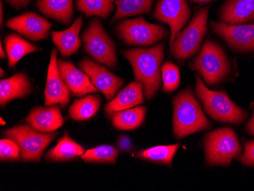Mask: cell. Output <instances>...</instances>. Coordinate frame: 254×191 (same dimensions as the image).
<instances>
[{"label":"cell","instance_id":"d6a6232c","mask_svg":"<svg viewBox=\"0 0 254 191\" xmlns=\"http://www.w3.org/2000/svg\"><path fill=\"white\" fill-rule=\"evenodd\" d=\"M118 147L124 152H128L132 149V142L129 137L126 136H121L118 139Z\"/></svg>","mask_w":254,"mask_h":191},{"label":"cell","instance_id":"8992f818","mask_svg":"<svg viewBox=\"0 0 254 191\" xmlns=\"http://www.w3.org/2000/svg\"><path fill=\"white\" fill-rule=\"evenodd\" d=\"M192 68L197 71L207 84L215 85L229 75L231 66L220 47L206 41L197 58L192 62Z\"/></svg>","mask_w":254,"mask_h":191},{"label":"cell","instance_id":"cb8c5ba5","mask_svg":"<svg viewBox=\"0 0 254 191\" xmlns=\"http://www.w3.org/2000/svg\"><path fill=\"white\" fill-rule=\"evenodd\" d=\"M101 104V98L98 95H88L75 100L69 107L68 116L71 119L76 121L91 119L98 113Z\"/></svg>","mask_w":254,"mask_h":191},{"label":"cell","instance_id":"d6986e66","mask_svg":"<svg viewBox=\"0 0 254 191\" xmlns=\"http://www.w3.org/2000/svg\"><path fill=\"white\" fill-rule=\"evenodd\" d=\"M83 25V17L77 18L68 29L51 32L53 42L64 58H68L75 54L81 47L79 33Z\"/></svg>","mask_w":254,"mask_h":191},{"label":"cell","instance_id":"4316f807","mask_svg":"<svg viewBox=\"0 0 254 191\" xmlns=\"http://www.w3.org/2000/svg\"><path fill=\"white\" fill-rule=\"evenodd\" d=\"M116 0H76V9L86 17L107 18L114 10Z\"/></svg>","mask_w":254,"mask_h":191},{"label":"cell","instance_id":"d4e9b609","mask_svg":"<svg viewBox=\"0 0 254 191\" xmlns=\"http://www.w3.org/2000/svg\"><path fill=\"white\" fill-rule=\"evenodd\" d=\"M146 114V108L137 107L118 111L112 115V125L120 130H132L142 125Z\"/></svg>","mask_w":254,"mask_h":191},{"label":"cell","instance_id":"52a82bcc","mask_svg":"<svg viewBox=\"0 0 254 191\" xmlns=\"http://www.w3.org/2000/svg\"><path fill=\"white\" fill-rule=\"evenodd\" d=\"M209 8H202L195 14L190 23L180 31L171 44V54L175 59L184 61L196 54L207 31Z\"/></svg>","mask_w":254,"mask_h":191},{"label":"cell","instance_id":"44dd1931","mask_svg":"<svg viewBox=\"0 0 254 191\" xmlns=\"http://www.w3.org/2000/svg\"><path fill=\"white\" fill-rule=\"evenodd\" d=\"M73 2L74 0H38L36 5L46 17L68 25L73 17Z\"/></svg>","mask_w":254,"mask_h":191},{"label":"cell","instance_id":"5bb4252c","mask_svg":"<svg viewBox=\"0 0 254 191\" xmlns=\"http://www.w3.org/2000/svg\"><path fill=\"white\" fill-rule=\"evenodd\" d=\"M6 26L31 41H38L48 38L53 25L38 14L30 12L10 18Z\"/></svg>","mask_w":254,"mask_h":191},{"label":"cell","instance_id":"9c48e42d","mask_svg":"<svg viewBox=\"0 0 254 191\" xmlns=\"http://www.w3.org/2000/svg\"><path fill=\"white\" fill-rule=\"evenodd\" d=\"M118 37L128 45L147 47L168 36L166 28L149 23L142 17L124 20L117 25Z\"/></svg>","mask_w":254,"mask_h":191},{"label":"cell","instance_id":"2e32d148","mask_svg":"<svg viewBox=\"0 0 254 191\" xmlns=\"http://www.w3.org/2000/svg\"><path fill=\"white\" fill-rule=\"evenodd\" d=\"M25 121L35 130L44 133L54 132L64 123L61 108L58 106L34 108Z\"/></svg>","mask_w":254,"mask_h":191},{"label":"cell","instance_id":"484cf974","mask_svg":"<svg viewBox=\"0 0 254 191\" xmlns=\"http://www.w3.org/2000/svg\"><path fill=\"white\" fill-rule=\"evenodd\" d=\"M154 0H116L117 11L111 23L126 17L149 13Z\"/></svg>","mask_w":254,"mask_h":191},{"label":"cell","instance_id":"d590c367","mask_svg":"<svg viewBox=\"0 0 254 191\" xmlns=\"http://www.w3.org/2000/svg\"><path fill=\"white\" fill-rule=\"evenodd\" d=\"M3 7H2V2L1 1V4H0V25L1 27L3 25Z\"/></svg>","mask_w":254,"mask_h":191},{"label":"cell","instance_id":"3957f363","mask_svg":"<svg viewBox=\"0 0 254 191\" xmlns=\"http://www.w3.org/2000/svg\"><path fill=\"white\" fill-rule=\"evenodd\" d=\"M195 93L207 114L215 121L239 125L248 117L246 111L234 103L225 92L209 89L199 76H196Z\"/></svg>","mask_w":254,"mask_h":191},{"label":"cell","instance_id":"277c9868","mask_svg":"<svg viewBox=\"0 0 254 191\" xmlns=\"http://www.w3.org/2000/svg\"><path fill=\"white\" fill-rule=\"evenodd\" d=\"M84 50L100 64L115 69L118 66L116 47L103 27L99 18L90 21L82 35Z\"/></svg>","mask_w":254,"mask_h":191},{"label":"cell","instance_id":"83f0119b","mask_svg":"<svg viewBox=\"0 0 254 191\" xmlns=\"http://www.w3.org/2000/svg\"><path fill=\"white\" fill-rule=\"evenodd\" d=\"M179 144L170 145H158L141 151L137 157L142 160L150 161L164 165H171L173 159L179 149Z\"/></svg>","mask_w":254,"mask_h":191},{"label":"cell","instance_id":"7c38bea8","mask_svg":"<svg viewBox=\"0 0 254 191\" xmlns=\"http://www.w3.org/2000/svg\"><path fill=\"white\" fill-rule=\"evenodd\" d=\"M212 28L214 32L225 40L235 51H254V24L230 25L213 21Z\"/></svg>","mask_w":254,"mask_h":191},{"label":"cell","instance_id":"1f68e13d","mask_svg":"<svg viewBox=\"0 0 254 191\" xmlns=\"http://www.w3.org/2000/svg\"><path fill=\"white\" fill-rule=\"evenodd\" d=\"M238 160L248 166H254V140L248 141L245 144V152Z\"/></svg>","mask_w":254,"mask_h":191},{"label":"cell","instance_id":"e0dca14e","mask_svg":"<svg viewBox=\"0 0 254 191\" xmlns=\"http://www.w3.org/2000/svg\"><path fill=\"white\" fill-rule=\"evenodd\" d=\"M143 90L142 82L138 81L130 82L107 104L105 108L107 115L111 118L118 111L129 109L143 103Z\"/></svg>","mask_w":254,"mask_h":191},{"label":"cell","instance_id":"4dcf8cb0","mask_svg":"<svg viewBox=\"0 0 254 191\" xmlns=\"http://www.w3.org/2000/svg\"><path fill=\"white\" fill-rule=\"evenodd\" d=\"M21 149L16 142L9 139L0 140V159L1 161L19 160Z\"/></svg>","mask_w":254,"mask_h":191},{"label":"cell","instance_id":"74e56055","mask_svg":"<svg viewBox=\"0 0 254 191\" xmlns=\"http://www.w3.org/2000/svg\"><path fill=\"white\" fill-rule=\"evenodd\" d=\"M0 57H1V59H4V58H6L7 54L4 51L3 48H2V44L1 43L0 44Z\"/></svg>","mask_w":254,"mask_h":191},{"label":"cell","instance_id":"ac0fdd59","mask_svg":"<svg viewBox=\"0 0 254 191\" xmlns=\"http://www.w3.org/2000/svg\"><path fill=\"white\" fill-rule=\"evenodd\" d=\"M220 19L230 25L254 21V0H227L221 9Z\"/></svg>","mask_w":254,"mask_h":191},{"label":"cell","instance_id":"ab89813d","mask_svg":"<svg viewBox=\"0 0 254 191\" xmlns=\"http://www.w3.org/2000/svg\"><path fill=\"white\" fill-rule=\"evenodd\" d=\"M253 106H254V105H253Z\"/></svg>","mask_w":254,"mask_h":191},{"label":"cell","instance_id":"30bf717a","mask_svg":"<svg viewBox=\"0 0 254 191\" xmlns=\"http://www.w3.org/2000/svg\"><path fill=\"white\" fill-rule=\"evenodd\" d=\"M190 16V9L187 0H158L153 13L154 18L171 28L170 44L175 41Z\"/></svg>","mask_w":254,"mask_h":191},{"label":"cell","instance_id":"9a60e30c","mask_svg":"<svg viewBox=\"0 0 254 191\" xmlns=\"http://www.w3.org/2000/svg\"><path fill=\"white\" fill-rule=\"evenodd\" d=\"M58 68L68 89L75 96L82 97L98 92V88L91 83L88 75L83 71H80L72 63L58 60Z\"/></svg>","mask_w":254,"mask_h":191},{"label":"cell","instance_id":"603a6c76","mask_svg":"<svg viewBox=\"0 0 254 191\" xmlns=\"http://www.w3.org/2000/svg\"><path fill=\"white\" fill-rule=\"evenodd\" d=\"M83 153L82 145L71 139L65 132V136L58 141L55 147L47 153L46 159L53 162H66L74 160Z\"/></svg>","mask_w":254,"mask_h":191},{"label":"cell","instance_id":"7a4b0ae2","mask_svg":"<svg viewBox=\"0 0 254 191\" xmlns=\"http://www.w3.org/2000/svg\"><path fill=\"white\" fill-rule=\"evenodd\" d=\"M173 105L174 133L179 139L211 127L210 122L190 88L178 94L173 100Z\"/></svg>","mask_w":254,"mask_h":191},{"label":"cell","instance_id":"8d00e7d4","mask_svg":"<svg viewBox=\"0 0 254 191\" xmlns=\"http://www.w3.org/2000/svg\"><path fill=\"white\" fill-rule=\"evenodd\" d=\"M190 2H193V3L199 4V5H204V4L208 3V2H211L212 0H190Z\"/></svg>","mask_w":254,"mask_h":191},{"label":"cell","instance_id":"f1b7e54d","mask_svg":"<svg viewBox=\"0 0 254 191\" xmlns=\"http://www.w3.org/2000/svg\"><path fill=\"white\" fill-rule=\"evenodd\" d=\"M118 157V149L110 145H100L88 149L81 155L82 160L94 163L115 164Z\"/></svg>","mask_w":254,"mask_h":191},{"label":"cell","instance_id":"5b68a950","mask_svg":"<svg viewBox=\"0 0 254 191\" xmlns=\"http://www.w3.org/2000/svg\"><path fill=\"white\" fill-rule=\"evenodd\" d=\"M205 159L209 165H231L232 159L241 152L236 132L230 127L209 132L205 139Z\"/></svg>","mask_w":254,"mask_h":191},{"label":"cell","instance_id":"f546056e","mask_svg":"<svg viewBox=\"0 0 254 191\" xmlns=\"http://www.w3.org/2000/svg\"><path fill=\"white\" fill-rule=\"evenodd\" d=\"M161 78L164 92L171 93L178 88L181 82L179 68L172 63H165L161 66Z\"/></svg>","mask_w":254,"mask_h":191},{"label":"cell","instance_id":"836d02e7","mask_svg":"<svg viewBox=\"0 0 254 191\" xmlns=\"http://www.w3.org/2000/svg\"><path fill=\"white\" fill-rule=\"evenodd\" d=\"M5 1L15 9L20 10L21 8H26L32 0H5Z\"/></svg>","mask_w":254,"mask_h":191},{"label":"cell","instance_id":"7402d4cb","mask_svg":"<svg viewBox=\"0 0 254 191\" xmlns=\"http://www.w3.org/2000/svg\"><path fill=\"white\" fill-rule=\"evenodd\" d=\"M5 51L8 56V65L10 68L15 66L20 60L31 53L38 52L41 48L25 41L15 34H10L4 39Z\"/></svg>","mask_w":254,"mask_h":191},{"label":"cell","instance_id":"ffe728a7","mask_svg":"<svg viewBox=\"0 0 254 191\" xmlns=\"http://www.w3.org/2000/svg\"><path fill=\"white\" fill-rule=\"evenodd\" d=\"M32 91L31 82L23 72H18L0 82V104L2 106L16 98H24Z\"/></svg>","mask_w":254,"mask_h":191},{"label":"cell","instance_id":"4fadbf2b","mask_svg":"<svg viewBox=\"0 0 254 191\" xmlns=\"http://www.w3.org/2000/svg\"><path fill=\"white\" fill-rule=\"evenodd\" d=\"M44 95L46 106L61 105L62 108H65L70 100V91L60 73L55 49L52 50L51 54Z\"/></svg>","mask_w":254,"mask_h":191},{"label":"cell","instance_id":"ba28073f","mask_svg":"<svg viewBox=\"0 0 254 191\" xmlns=\"http://www.w3.org/2000/svg\"><path fill=\"white\" fill-rule=\"evenodd\" d=\"M5 137L15 141L21 149V159L25 162H39L45 149L58 133H44L31 126L21 125L4 131Z\"/></svg>","mask_w":254,"mask_h":191},{"label":"cell","instance_id":"8fae6325","mask_svg":"<svg viewBox=\"0 0 254 191\" xmlns=\"http://www.w3.org/2000/svg\"><path fill=\"white\" fill-rule=\"evenodd\" d=\"M81 70L89 77L91 83L102 92L108 101H111L118 90L123 86L124 80L110 72L106 67L91 60H82L78 64Z\"/></svg>","mask_w":254,"mask_h":191},{"label":"cell","instance_id":"6da1fadb","mask_svg":"<svg viewBox=\"0 0 254 191\" xmlns=\"http://www.w3.org/2000/svg\"><path fill=\"white\" fill-rule=\"evenodd\" d=\"M165 45L158 44L148 49L134 48L123 52L133 69L135 80L143 84L145 98L155 96L161 83V63Z\"/></svg>","mask_w":254,"mask_h":191},{"label":"cell","instance_id":"f35d334b","mask_svg":"<svg viewBox=\"0 0 254 191\" xmlns=\"http://www.w3.org/2000/svg\"><path fill=\"white\" fill-rule=\"evenodd\" d=\"M0 71H1V77L3 76L4 74H5V72H4V70L3 69H2V68H1V69H0Z\"/></svg>","mask_w":254,"mask_h":191},{"label":"cell","instance_id":"e575fe53","mask_svg":"<svg viewBox=\"0 0 254 191\" xmlns=\"http://www.w3.org/2000/svg\"><path fill=\"white\" fill-rule=\"evenodd\" d=\"M247 129L250 133L252 134L254 136V112L253 113L251 120L248 121V125L246 126Z\"/></svg>","mask_w":254,"mask_h":191}]
</instances>
